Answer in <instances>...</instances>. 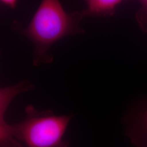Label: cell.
<instances>
[{
    "instance_id": "1",
    "label": "cell",
    "mask_w": 147,
    "mask_h": 147,
    "mask_svg": "<svg viewBox=\"0 0 147 147\" xmlns=\"http://www.w3.org/2000/svg\"><path fill=\"white\" fill-rule=\"evenodd\" d=\"M83 19L81 11L68 13L58 1L44 0L27 26L15 20L11 28L31 42L33 64L39 67L53 62V57L49 51L55 42L68 36L84 33L80 25Z\"/></svg>"
},
{
    "instance_id": "2",
    "label": "cell",
    "mask_w": 147,
    "mask_h": 147,
    "mask_svg": "<svg viewBox=\"0 0 147 147\" xmlns=\"http://www.w3.org/2000/svg\"><path fill=\"white\" fill-rule=\"evenodd\" d=\"M25 110V118L11 125L13 136L19 142L27 147H68L63 137L72 116L38 110L31 105Z\"/></svg>"
},
{
    "instance_id": "3",
    "label": "cell",
    "mask_w": 147,
    "mask_h": 147,
    "mask_svg": "<svg viewBox=\"0 0 147 147\" xmlns=\"http://www.w3.org/2000/svg\"><path fill=\"white\" fill-rule=\"evenodd\" d=\"M122 2L121 0H87L86 8L81 12L84 18L112 16Z\"/></svg>"
},
{
    "instance_id": "4",
    "label": "cell",
    "mask_w": 147,
    "mask_h": 147,
    "mask_svg": "<svg viewBox=\"0 0 147 147\" xmlns=\"http://www.w3.org/2000/svg\"><path fill=\"white\" fill-rule=\"evenodd\" d=\"M11 100L7 96L0 98V147H22L13 136L11 125L5 121V114Z\"/></svg>"
},
{
    "instance_id": "5",
    "label": "cell",
    "mask_w": 147,
    "mask_h": 147,
    "mask_svg": "<svg viewBox=\"0 0 147 147\" xmlns=\"http://www.w3.org/2000/svg\"><path fill=\"white\" fill-rule=\"evenodd\" d=\"M129 136L137 147H147V107L137 115Z\"/></svg>"
},
{
    "instance_id": "6",
    "label": "cell",
    "mask_w": 147,
    "mask_h": 147,
    "mask_svg": "<svg viewBox=\"0 0 147 147\" xmlns=\"http://www.w3.org/2000/svg\"><path fill=\"white\" fill-rule=\"evenodd\" d=\"M140 7L135 15L138 26L143 32H147V0L140 1Z\"/></svg>"
},
{
    "instance_id": "7",
    "label": "cell",
    "mask_w": 147,
    "mask_h": 147,
    "mask_svg": "<svg viewBox=\"0 0 147 147\" xmlns=\"http://www.w3.org/2000/svg\"><path fill=\"white\" fill-rule=\"evenodd\" d=\"M1 3L6 7L14 9L17 6L18 1L16 0H1Z\"/></svg>"
}]
</instances>
